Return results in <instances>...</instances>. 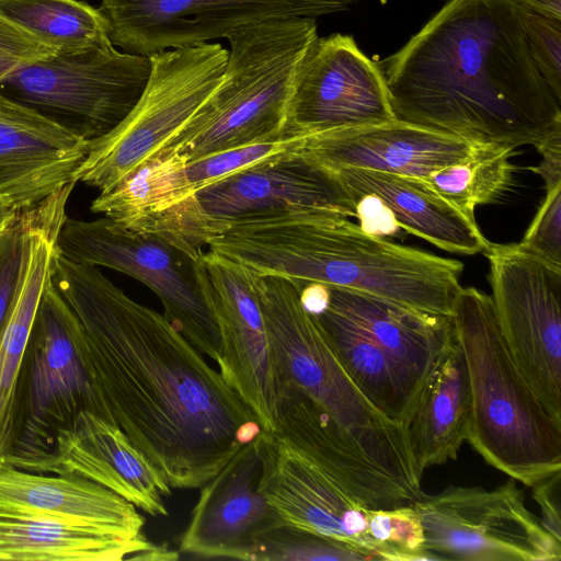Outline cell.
<instances>
[{"instance_id":"cell-39","label":"cell","mask_w":561,"mask_h":561,"mask_svg":"<svg viewBox=\"0 0 561 561\" xmlns=\"http://www.w3.org/2000/svg\"><path fill=\"white\" fill-rule=\"evenodd\" d=\"M536 149L541 161L528 169L543 180L546 191L561 185V131L543 140Z\"/></svg>"},{"instance_id":"cell-11","label":"cell","mask_w":561,"mask_h":561,"mask_svg":"<svg viewBox=\"0 0 561 561\" xmlns=\"http://www.w3.org/2000/svg\"><path fill=\"white\" fill-rule=\"evenodd\" d=\"M434 560L559 561L553 538L525 505L511 478L495 489L451 485L412 504Z\"/></svg>"},{"instance_id":"cell-43","label":"cell","mask_w":561,"mask_h":561,"mask_svg":"<svg viewBox=\"0 0 561 561\" xmlns=\"http://www.w3.org/2000/svg\"><path fill=\"white\" fill-rule=\"evenodd\" d=\"M329 1L342 4L347 8L348 4L357 2L359 0H329Z\"/></svg>"},{"instance_id":"cell-4","label":"cell","mask_w":561,"mask_h":561,"mask_svg":"<svg viewBox=\"0 0 561 561\" xmlns=\"http://www.w3.org/2000/svg\"><path fill=\"white\" fill-rule=\"evenodd\" d=\"M450 317L470 386L466 440L486 463L528 486L561 471V424L513 359L491 296L461 287Z\"/></svg>"},{"instance_id":"cell-22","label":"cell","mask_w":561,"mask_h":561,"mask_svg":"<svg viewBox=\"0 0 561 561\" xmlns=\"http://www.w3.org/2000/svg\"><path fill=\"white\" fill-rule=\"evenodd\" d=\"M473 144L396 119L304 135L293 150L331 171L357 168L426 179L465 159Z\"/></svg>"},{"instance_id":"cell-23","label":"cell","mask_w":561,"mask_h":561,"mask_svg":"<svg viewBox=\"0 0 561 561\" xmlns=\"http://www.w3.org/2000/svg\"><path fill=\"white\" fill-rule=\"evenodd\" d=\"M0 517L88 528L148 542L137 507L76 474L43 473L0 465Z\"/></svg>"},{"instance_id":"cell-24","label":"cell","mask_w":561,"mask_h":561,"mask_svg":"<svg viewBox=\"0 0 561 561\" xmlns=\"http://www.w3.org/2000/svg\"><path fill=\"white\" fill-rule=\"evenodd\" d=\"M66 208L46 201L20 214L22 254L18 279L0 332V465L13 440V401L22 358L44 287L51 275Z\"/></svg>"},{"instance_id":"cell-44","label":"cell","mask_w":561,"mask_h":561,"mask_svg":"<svg viewBox=\"0 0 561 561\" xmlns=\"http://www.w3.org/2000/svg\"><path fill=\"white\" fill-rule=\"evenodd\" d=\"M12 210L8 209L5 206H3L1 203H0V217L1 216H4L9 213H11Z\"/></svg>"},{"instance_id":"cell-6","label":"cell","mask_w":561,"mask_h":561,"mask_svg":"<svg viewBox=\"0 0 561 561\" xmlns=\"http://www.w3.org/2000/svg\"><path fill=\"white\" fill-rule=\"evenodd\" d=\"M255 289L276 362L280 389L291 387L316 402L365 453L412 492L421 488L407 427L380 413L343 365L317 314L296 285L256 275Z\"/></svg>"},{"instance_id":"cell-28","label":"cell","mask_w":561,"mask_h":561,"mask_svg":"<svg viewBox=\"0 0 561 561\" xmlns=\"http://www.w3.org/2000/svg\"><path fill=\"white\" fill-rule=\"evenodd\" d=\"M352 379L386 417L407 427L422 383L333 308L318 314Z\"/></svg>"},{"instance_id":"cell-18","label":"cell","mask_w":561,"mask_h":561,"mask_svg":"<svg viewBox=\"0 0 561 561\" xmlns=\"http://www.w3.org/2000/svg\"><path fill=\"white\" fill-rule=\"evenodd\" d=\"M261 473L256 438L201 486L179 552L204 559L253 561L260 538L284 524L260 490Z\"/></svg>"},{"instance_id":"cell-16","label":"cell","mask_w":561,"mask_h":561,"mask_svg":"<svg viewBox=\"0 0 561 561\" xmlns=\"http://www.w3.org/2000/svg\"><path fill=\"white\" fill-rule=\"evenodd\" d=\"M187 164L185 156L163 147L112 190L100 193L91 210L125 229L154 237L195 261L231 221L205 210Z\"/></svg>"},{"instance_id":"cell-3","label":"cell","mask_w":561,"mask_h":561,"mask_svg":"<svg viewBox=\"0 0 561 561\" xmlns=\"http://www.w3.org/2000/svg\"><path fill=\"white\" fill-rule=\"evenodd\" d=\"M208 250L259 276L342 287L450 316L463 264L398 244L331 213L267 210L232 220Z\"/></svg>"},{"instance_id":"cell-1","label":"cell","mask_w":561,"mask_h":561,"mask_svg":"<svg viewBox=\"0 0 561 561\" xmlns=\"http://www.w3.org/2000/svg\"><path fill=\"white\" fill-rule=\"evenodd\" d=\"M51 280L80 321L110 422L171 488H201L261 435L243 399L163 314L58 248Z\"/></svg>"},{"instance_id":"cell-32","label":"cell","mask_w":561,"mask_h":561,"mask_svg":"<svg viewBox=\"0 0 561 561\" xmlns=\"http://www.w3.org/2000/svg\"><path fill=\"white\" fill-rule=\"evenodd\" d=\"M363 561L366 551L346 542L287 524L265 533L257 541L253 561Z\"/></svg>"},{"instance_id":"cell-26","label":"cell","mask_w":561,"mask_h":561,"mask_svg":"<svg viewBox=\"0 0 561 561\" xmlns=\"http://www.w3.org/2000/svg\"><path fill=\"white\" fill-rule=\"evenodd\" d=\"M325 287L327 306L351 320L422 385L455 340L450 316L423 312L352 289Z\"/></svg>"},{"instance_id":"cell-25","label":"cell","mask_w":561,"mask_h":561,"mask_svg":"<svg viewBox=\"0 0 561 561\" xmlns=\"http://www.w3.org/2000/svg\"><path fill=\"white\" fill-rule=\"evenodd\" d=\"M335 172L358 202L375 199L397 226L435 247L458 254L482 253L490 241L470 218L424 179L357 168Z\"/></svg>"},{"instance_id":"cell-40","label":"cell","mask_w":561,"mask_h":561,"mask_svg":"<svg viewBox=\"0 0 561 561\" xmlns=\"http://www.w3.org/2000/svg\"><path fill=\"white\" fill-rule=\"evenodd\" d=\"M540 15L561 21V0H513Z\"/></svg>"},{"instance_id":"cell-30","label":"cell","mask_w":561,"mask_h":561,"mask_svg":"<svg viewBox=\"0 0 561 561\" xmlns=\"http://www.w3.org/2000/svg\"><path fill=\"white\" fill-rule=\"evenodd\" d=\"M0 16L57 53L111 42L99 8L80 0H0Z\"/></svg>"},{"instance_id":"cell-36","label":"cell","mask_w":561,"mask_h":561,"mask_svg":"<svg viewBox=\"0 0 561 561\" xmlns=\"http://www.w3.org/2000/svg\"><path fill=\"white\" fill-rule=\"evenodd\" d=\"M56 53L0 16V81L16 69Z\"/></svg>"},{"instance_id":"cell-10","label":"cell","mask_w":561,"mask_h":561,"mask_svg":"<svg viewBox=\"0 0 561 561\" xmlns=\"http://www.w3.org/2000/svg\"><path fill=\"white\" fill-rule=\"evenodd\" d=\"M66 259L103 266L136 278L163 305V316L204 356L221 358V342L213 312L201 288L194 261L170 244L123 228L106 217L66 218L57 239Z\"/></svg>"},{"instance_id":"cell-34","label":"cell","mask_w":561,"mask_h":561,"mask_svg":"<svg viewBox=\"0 0 561 561\" xmlns=\"http://www.w3.org/2000/svg\"><path fill=\"white\" fill-rule=\"evenodd\" d=\"M529 54L535 66L561 102V21L519 5Z\"/></svg>"},{"instance_id":"cell-42","label":"cell","mask_w":561,"mask_h":561,"mask_svg":"<svg viewBox=\"0 0 561 561\" xmlns=\"http://www.w3.org/2000/svg\"><path fill=\"white\" fill-rule=\"evenodd\" d=\"M18 221V213L11 211L0 217V252L10 239Z\"/></svg>"},{"instance_id":"cell-41","label":"cell","mask_w":561,"mask_h":561,"mask_svg":"<svg viewBox=\"0 0 561 561\" xmlns=\"http://www.w3.org/2000/svg\"><path fill=\"white\" fill-rule=\"evenodd\" d=\"M180 553L171 550L167 545L157 546L152 543L149 548L138 552L131 559L145 561H170L178 560Z\"/></svg>"},{"instance_id":"cell-7","label":"cell","mask_w":561,"mask_h":561,"mask_svg":"<svg viewBox=\"0 0 561 561\" xmlns=\"http://www.w3.org/2000/svg\"><path fill=\"white\" fill-rule=\"evenodd\" d=\"M82 411L110 421L90 374L80 321L50 275L18 375L5 463L25 470L47 457L56 435Z\"/></svg>"},{"instance_id":"cell-19","label":"cell","mask_w":561,"mask_h":561,"mask_svg":"<svg viewBox=\"0 0 561 561\" xmlns=\"http://www.w3.org/2000/svg\"><path fill=\"white\" fill-rule=\"evenodd\" d=\"M197 196L209 215L225 221L296 208L359 218L358 202L339 175L293 149L215 182Z\"/></svg>"},{"instance_id":"cell-5","label":"cell","mask_w":561,"mask_h":561,"mask_svg":"<svg viewBox=\"0 0 561 561\" xmlns=\"http://www.w3.org/2000/svg\"><path fill=\"white\" fill-rule=\"evenodd\" d=\"M317 37L316 20L304 16L265 20L231 32L221 81L164 147L192 163L288 137L285 125L296 76Z\"/></svg>"},{"instance_id":"cell-20","label":"cell","mask_w":561,"mask_h":561,"mask_svg":"<svg viewBox=\"0 0 561 561\" xmlns=\"http://www.w3.org/2000/svg\"><path fill=\"white\" fill-rule=\"evenodd\" d=\"M89 142L0 92V203L20 213L77 183Z\"/></svg>"},{"instance_id":"cell-38","label":"cell","mask_w":561,"mask_h":561,"mask_svg":"<svg viewBox=\"0 0 561 561\" xmlns=\"http://www.w3.org/2000/svg\"><path fill=\"white\" fill-rule=\"evenodd\" d=\"M560 485L561 471H558L533 485V497L540 510V524L561 541Z\"/></svg>"},{"instance_id":"cell-9","label":"cell","mask_w":561,"mask_h":561,"mask_svg":"<svg viewBox=\"0 0 561 561\" xmlns=\"http://www.w3.org/2000/svg\"><path fill=\"white\" fill-rule=\"evenodd\" d=\"M150 68L149 57L119 51L108 42L25 65L0 81V92L90 141L127 116Z\"/></svg>"},{"instance_id":"cell-27","label":"cell","mask_w":561,"mask_h":561,"mask_svg":"<svg viewBox=\"0 0 561 561\" xmlns=\"http://www.w3.org/2000/svg\"><path fill=\"white\" fill-rule=\"evenodd\" d=\"M470 386L462 350L456 339L436 363L410 414L407 433L417 470L455 460L467 439Z\"/></svg>"},{"instance_id":"cell-37","label":"cell","mask_w":561,"mask_h":561,"mask_svg":"<svg viewBox=\"0 0 561 561\" xmlns=\"http://www.w3.org/2000/svg\"><path fill=\"white\" fill-rule=\"evenodd\" d=\"M22 254V233L18 213L16 226L0 252V332L14 293Z\"/></svg>"},{"instance_id":"cell-29","label":"cell","mask_w":561,"mask_h":561,"mask_svg":"<svg viewBox=\"0 0 561 561\" xmlns=\"http://www.w3.org/2000/svg\"><path fill=\"white\" fill-rule=\"evenodd\" d=\"M151 545L58 523L0 517V560L119 561Z\"/></svg>"},{"instance_id":"cell-12","label":"cell","mask_w":561,"mask_h":561,"mask_svg":"<svg viewBox=\"0 0 561 561\" xmlns=\"http://www.w3.org/2000/svg\"><path fill=\"white\" fill-rule=\"evenodd\" d=\"M482 253L504 341L548 413L561 424V270L517 244L490 242Z\"/></svg>"},{"instance_id":"cell-13","label":"cell","mask_w":561,"mask_h":561,"mask_svg":"<svg viewBox=\"0 0 561 561\" xmlns=\"http://www.w3.org/2000/svg\"><path fill=\"white\" fill-rule=\"evenodd\" d=\"M194 265L220 335L219 373L252 410L262 431L273 432L280 387L257 300L256 274L209 250Z\"/></svg>"},{"instance_id":"cell-14","label":"cell","mask_w":561,"mask_h":561,"mask_svg":"<svg viewBox=\"0 0 561 561\" xmlns=\"http://www.w3.org/2000/svg\"><path fill=\"white\" fill-rule=\"evenodd\" d=\"M329 0H102L99 10L113 45L151 56L227 37L277 18H317L345 10Z\"/></svg>"},{"instance_id":"cell-2","label":"cell","mask_w":561,"mask_h":561,"mask_svg":"<svg viewBox=\"0 0 561 561\" xmlns=\"http://www.w3.org/2000/svg\"><path fill=\"white\" fill-rule=\"evenodd\" d=\"M377 62L397 119L514 150L561 131L513 0H448Z\"/></svg>"},{"instance_id":"cell-17","label":"cell","mask_w":561,"mask_h":561,"mask_svg":"<svg viewBox=\"0 0 561 561\" xmlns=\"http://www.w3.org/2000/svg\"><path fill=\"white\" fill-rule=\"evenodd\" d=\"M257 444L260 490L284 524L346 542L381 560L370 531L374 510L344 492L280 434L262 432Z\"/></svg>"},{"instance_id":"cell-35","label":"cell","mask_w":561,"mask_h":561,"mask_svg":"<svg viewBox=\"0 0 561 561\" xmlns=\"http://www.w3.org/2000/svg\"><path fill=\"white\" fill-rule=\"evenodd\" d=\"M517 245L525 253L561 270V185L547 191L537 214Z\"/></svg>"},{"instance_id":"cell-8","label":"cell","mask_w":561,"mask_h":561,"mask_svg":"<svg viewBox=\"0 0 561 561\" xmlns=\"http://www.w3.org/2000/svg\"><path fill=\"white\" fill-rule=\"evenodd\" d=\"M149 59L150 75L139 100L114 129L90 140L76 182L106 193L162 149L221 81L228 49L204 43Z\"/></svg>"},{"instance_id":"cell-31","label":"cell","mask_w":561,"mask_h":561,"mask_svg":"<svg viewBox=\"0 0 561 561\" xmlns=\"http://www.w3.org/2000/svg\"><path fill=\"white\" fill-rule=\"evenodd\" d=\"M514 149L474 142L461 161L424 179L436 192L470 218L478 206L499 201L513 185Z\"/></svg>"},{"instance_id":"cell-15","label":"cell","mask_w":561,"mask_h":561,"mask_svg":"<svg viewBox=\"0 0 561 561\" xmlns=\"http://www.w3.org/2000/svg\"><path fill=\"white\" fill-rule=\"evenodd\" d=\"M378 62L368 58L353 36L317 37L299 66L288 105L285 135L396 121Z\"/></svg>"},{"instance_id":"cell-21","label":"cell","mask_w":561,"mask_h":561,"mask_svg":"<svg viewBox=\"0 0 561 561\" xmlns=\"http://www.w3.org/2000/svg\"><path fill=\"white\" fill-rule=\"evenodd\" d=\"M27 471L76 474L95 482L152 516H167L171 486L125 433L100 415L82 411L55 438L50 454Z\"/></svg>"},{"instance_id":"cell-33","label":"cell","mask_w":561,"mask_h":561,"mask_svg":"<svg viewBox=\"0 0 561 561\" xmlns=\"http://www.w3.org/2000/svg\"><path fill=\"white\" fill-rule=\"evenodd\" d=\"M300 136H288L279 139L238 147L208 156L187 164L190 180L197 192L215 182L239 173L259 162L291 150Z\"/></svg>"}]
</instances>
